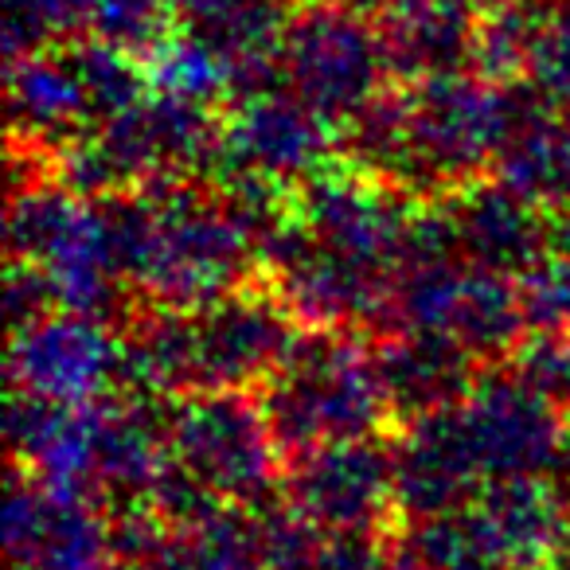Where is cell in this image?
Here are the masks:
<instances>
[{"mask_svg": "<svg viewBox=\"0 0 570 570\" xmlns=\"http://www.w3.org/2000/svg\"><path fill=\"white\" fill-rule=\"evenodd\" d=\"M145 238L134 266L141 305L204 309L258 282V243L227 207L215 176L141 188Z\"/></svg>", "mask_w": 570, "mask_h": 570, "instance_id": "obj_1", "label": "cell"}, {"mask_svg": "<svg viewBox=\"0 0 570 570\" xmlns=\"http://www.w3.org/2000/svg\"><path fill=\"white\" fill-rule=\"evenodd\" d=\"M282 458L352 438H395L399 419L372 356V336L305 328L266 387L254 391Z\"/></svg>", "mask_w": 570, "mask_h": 570, "instance_id": "obj_2", "label": "cell"}, {"mask_svg": "<svg viewBox=\"0 0 570 570\" xmlns=\"http://www.w3.org/2000/svg\"><path fill=\"white\" fill-rule=\"evenodd\" d=\"M406 98V176L414 199H445L481 180L497 165L520 114V82L450 71L403 82Z\"/></svg>", "mask_w": 570, "mask_h": 570, "instance_id": "obj_3", "label": "cell"}, {"mask_svg": "<svg viewBox=\"0 0 570 570\" xmlns=\"http://www.w3.org/2000/svg\"><path fill=\"white\" fill-rule=\"evenodd\" d=\"M168 450L215 500L246 512L282 500L285 458L254 391H196L165 403Z\"/></svg>", "mask_w": 570, "mask_h": 570, "instance_id": "obj_4", "label": "cell"}, {"mask_svg": "<svg viewBox=\"0 0 570 570\" xmlns=\"http://www.w3.org/2000/svg\"><path fill=\"white\" fill-rule=\"evenodd\" d=\"M282 79L336 129L395 82L372 12L348 9L341 0H309L289 12L282 36Z\"/></svg>", "mask_w": 570, "mask_h": 570, "instance_id": "obj_5", "label": "cell"}, {"mask_svg": "<svg viewBox=\"0 0 570 570\" xmlns=\"http://www.w3.org/2000/svg\"><path fill=\"white\" fill-rule=\"evenodd\" d=\"M282 500L325 535L391 531L403 520L395 489V442L352 438L285 458Z\"/></svg>", "mask_w": 570, "mask_h": 570, "instance_id": "obj_6", "label": "cell"}, {"mask_svg": "<svg viewBox=\"0 0 570 570\" xmlns=\"http://www.w3.org/2000/svg\"><path fill=\"white\" fill-rule=\"evenodd\" d=\"M458 414L489 481L554 476L570 453L567 414L515 380L504 364L481 367L473 391L458 403Z\"/></svg>", "mask_w": 570, "mask_h": 570, "instance_id": "obj_7", "label": "cell"}, {"mask_svg": "<svg viewBox=\"0 0 570 570\" xmlns=\"http://www.w3.org/2000/svg\"><path fill=\"white\" fill-rule=\"evenodd\" d=\"M12 391L51 403H102L126 395L121 333L75 309H51L12 328Z\"/></svg>", "mask_w": 570, "mask_h": 570, "instance_id": "obj_8", "label": "cell"}, {"mask_svg": "<svg viewBox=\"0 0 570 570\" xmlns=\"http://www.w3.org/2000/svg\"><path fill=\"white\" fill-rule=\"evenodd\" d=\"M422 199L399 184L352 165L328 160L317 173L294 180V219L321 243L364 262L399 269L403 235Z\"/></svg>", "mask_w": 570, "mask_h": 570, "instance_id": "obj_9", "label": "cell"}, {"mask_svg": "<svg viewBox=\"0 0 570 570\" xmlns=\"http://www.w3.org/2000/svg\"><path fill=\"white\" fill-rule=\"evenodd\" d=\"M336 134L341 129L328 126L289 87L238 98V102H227V114H223L215 176L254 173L294 184L333 160Z\"/></svg>", "mask_w": 570, "mask_h": 570, "instance_id": "obj_10", "label": "cell"}, {"mask_svg": "<svg viewBox=\"0 0 570 570\" xmlns=\"http://www.w3.org/2000/svg\"><path fill=\"white\" fill-rule=\"evenodd\" d=\"M4 551L12 570H98L114 554L110 515L82 497H63L12 465L4 504Z\"/></svg>", "mask_w": 570, "mask_h": 570, "instance_id": "obj_11", "label": "cell"}, {"mask_svg": "<svg viewBox=\"0 0 570 570\" xmlns=\"http://www.w3.org/2000/svg\"><path fill=\"white\" fill-rule=\"evenodd\" d=\"M395 489L403 515L458 512L476 504L489 476L473 458V445L461 426L458 403L414 419L395 438Z\"/></svg>", "mask_w": 570, "mask_h": 570, "instance_id": "obj_12", "label": "cell"}, {"mask_svg": "<svg viewBox=\"0 0 570 570\" xmlns=\"http://www.w3.org/2000/svg\"><path fill=\"white\" fill-rule=\"evenodd\" d=\"M9 118L12 149L36 153L56 173V157L98 126L87 87L71 51L48 48L9 63Z\"/></svg>", "mask_w": 570, "mask_h": 570, "instance_id": "obj_13", "label": "cell"}, {"mask_svg": "<svg viewBox=\"0 0 570 570\" xmlns=\"http://www.w3.org/2000/svg\"><path fill=\"white\" fill-rule=\"evenodd\" d=\"M372 356L395 406L399 430L406 422L461 403L484 367L453 336L426 333V328H391V333L372 336Z\"/></svg>", "mask_w": 570, "mask_h": 570, "instance_id": "obj_14", "label": "cell"}, {"mask_svg": "<svg viewBox=\"0 0 570 570\" xmlns=\"http://www.w3.org/2000/svg\"><path fill=\"white\" fill-rule=\"evenodd\" d=\"M445 207L458 230L461 258L476 266L520 277L539 254L554 246V227L543 207L523 199L497 176L465 184L461 191L445 196Z\"/></svg>", "mask_w": 570, "mask_h": 570, "instance_id": "obj_15", "label": "cell"}, {"mask_svg": "<svg viewBox=\"0 0 570 570\" xmlns=\"http://www.w3.org/2000/svg\"><path fill=\"white\" fill-rule=\"evenodd\" d=\"M484 0H387L380 12V40L395 82L469 71L473 36Z\"/></svg>", "mask_w": 570, "mask_h": 570, "instance_id": "obj_16", "label": "cell"}, {"mask_svg": "<svg viewBox=\"0 0 570 570\" xmlns=\"http://www.w3.org/2000/svg\"><path fill=\"white\" fill-rule=\"evenodd\" d=\"M473 508L481 512L504 570H562L567 500L551 476L489 481Z\"/></svg>", "mask_w": 570, "mask_h": 570, "instance_id": "obj_17", "label": "cell"}, {"mask_svg": "<svg viewBox=\"0 0 570 570\" xmlns=\"http://www.w3.org/2000/svg\"><path fill=\"white\" fill-rule=\"evenodd\" d=\"M547 215L570 212V121L520 82V114L504 137L492 173Z\"/></svg>", "mask_w": 570, "mask_h": 570, "instance_id": "obj_18", "label": "cell"}, {"mask_svg": "<svg viewBox=\"0 0 570 570\" xmlns=\"http://www.w3.org/2000/svg\"><path fill=\"white\" fill-rule=\"evenodd\" d=\"M149 570H262L258 512L223 504L188 528H168Z\"/></svg>", "mask_w": 570, "mask_h": 570, "instance_id": "obj_19", "label": "cell"}, {"mask_svg": "<svg viewBox=\"0 0 570 570\" xmlns=\"http://www.w3.org/2000/svg\"><path fill=\"white\" fill-rule=\"evenodd\" d=\"M141 59H145V75H149V87L160 90V95L188 98V102H204V106L230 102L235 67H230V59L207 36L191 32V28H184V32L168 28Z\"/></svg>", "mask_w": 570, "mask_h": 570, "instance_id": "obj_20", "label": "cell"}, {"mask_svg": "<svg viewBox=\"0 0 570 570\" xmlns=\"http://www.w3.org/2000/svg\"><path fill=\"white\" fill-rule=\"evenodd\" d=\"M554 0H484L473 36V71L492 82L528 79L531 48Z\"/></svg>", "mask_w": 570, "mask_h": 570, "instance_id": "obj_21", "label": "cell"}, {"mask_svg": "<svg viewBox=\"0 0 570 570\" xmlns=\"http://www.w3.org/2000/svg\"><path fill=\"white\" fill-rule=\"evenodd\" d=\"M75 67H79V79L87 87L90 110H95L98 126L114 114L129 110L134 102H141L149 95V75H145V59L129 48H118L110 40H98V36H82V40L67 43Z\"/></svg>", "mask_w": 570, "mask_h": 570, "instance_id": "obj_22", "label": "cell"}, {"mask_svg": "<svg viewBox=\"0 0 570 570\" xmlns=\"http://www.w3.org/2000/svg\"><path fill=\"white\" fill-rule=\"evenodd\" d=\"M90 28V0H4V51L12 59L63 48Z\"/></svg>", "mask_w": 570, "mask_h": 570, "instance_id": "obj_23", "label": "cell"}, {"mask_svg": "<svg viewBox=\"0 0 570 570\" xmlns=\"http://www.w3.org/2000/svg\"><path fill=\"white\" fill-rule=\"evenodd\" d=\"M504 367L515 380L528 383L535 395L554 403L562 414L570 411V333L551 328H528L515 352L504 360Z\"/></svg>", "mask_w": 570, "mask_h": 570, "instance_id": "obj_24", "label": "cell"}, {"mask_svg": "<svg viewBox=\"0 0 570 570\" xmlns=\"http://www.w3.org/2000/svg\"><path fill=\"white\" fill-rule=\"evenodd\" d=\"M528 82L554 114L570 121V0H554L531 48Z\"/></svg>", "mask_w": 570, "mask_h": 570, "instance_id": "obj_25", "label": "cell"}, {"mask_svg": "<svg viewBox=\"0 0 570 570\" xmlns=\"http://www.w3.org/2000/svg\"><path fill=\"white\" fill-rule=\"evenodd\" d=\"M168 20H173V0H90L87 36L145 56L168 32Z\"/></svg>", "mask_w": 570, "mask_h": 570, "instance_id": "obj_26", "label": "cell"}, {"mask_svg": "<svg viewBox=\"0 0 570 570\" xmlns=\"http://www.w3.org/2000/svg\"><path fill=\"white\" fill-rule=\"evenodd\" d=\"M515 282H520L528 328L570 333V254L567 250L551 246Z\"/></svg>", "mask_w": 570, "mask_h": 570, "instance_id": "obj_27", "label": "cell"}, {"mask_svg": "<svg viewBox=\"0 0 570 570\" xmlns=\"http://www.w3.org/2000/svg\"><path fill=\"white\" fill-rule=\"evenodd\" d=\"M313 570H399L387 531H336L325 535Z\"/></svg>", "mask_w": 570, "mask_h": 570, "instance_id": "obj_28", "label": "cell"}, {"mask_svg": "<svg viewBox=\"0 0 570 570\" xmlns=\"http://www.w3.org/2000/svg\"><path fill=\"white\" fill-rule=\"evenodd\" d=\"M341 4H348V9H360V12H372V17H380L387 0H341Z\"/></svg>", "mask_w": 570, "mask_h": 570, "instance_id": "obj_29", "label": "cell"}, {"mask_svg": "<svg viewBox=\"0 0 570 570\" xmlns=\"http://www.w3.org/2000/svg\"><path fill=\"white\" fill-rule=\"evenodd\" d=\"M98 570H149V567H141V562H129V559H118V554H110V559H106Z\"/></svg>", "mask_w": 570, "mask_h": 570, "instance_id": "obj_30", "label": "cell"}]
</instances>
